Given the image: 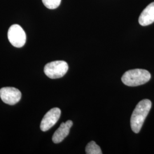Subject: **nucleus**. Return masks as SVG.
I'll return each instance as SVG.
<instances>
[{
	"mask_svg": "<svg viewBox=\"0 0 154 154\" xmlns=\"http://www.w3.org/2000/svg\"><path fill=\"white\" fill-rule=\"evenodd\" d=\"M151 102L149 99L140 101L132 112L130 124L132 131L138 133L140 131L143 123L151 108Z\"/></svg>",
	"mask_w": 154,
	"mask_h": 154,
	"instance_id": "f257e3e1",
	"label": "nucleus"
},
{
	"mask_svg": "<svg viewBox=\"0 0 154 154\" xmlns=\"http://www.w3.org/2000/svg\"><path fill=\"white\" fill-rule=\"evenodd\" d=\"M151 79L149 72L144 69L130 70L124 73L122 81L128 86H138L149 82Z\"/></svg>",
	"mask_w": 154,
	"mask_h": 154,
	"instance_id": "f03ea898",
	"label": "nucleus"
},
{
	"mask_svg": "<svg viewBox=\"0 0 154 154\" xmlns=\"http://www.w3.org/2000/svg\"><path fill=\"white\" fill-rule=\"evenodd\" d=\"M69 66L64 61H56L47 63L44 67L45 74L51 79L63 77L68 71Z\"/></svg>",
	"mask_w": 154,
	"mask_h": 154,
	"instance_id": "7ed1b4c3",
	"label": "nucleus"
},
{
	"mask_svg": "<svg viewBox=\"0 0 154 154\" xmlns=\"http://www.w3.org/2000/svg\"><path fill=\"white\" fill-rule=\"evenodd\" d=\"M9 42L16 48H21L24 46L26 41V33L19 25H11L8 32Z\"/></svg>",
	"mask_w": 154,
	"mask_h": 154,
	"instance_id": "20e7f679",
	"label": "nucleus"
},
{
	"mask_svg": "<svg viewBox=\"0 0 154 154\" xmlns=\"http://www.w3.org/2000/svg\"><path fill=\"white\" fill-rule=\"evenodd\" d=\"M0 97L5 103L14 105L20 100L21 93L19 90L14 88H2L0 90Z\"/></svg>",
	"mask_w": 154,
	"mask_h": 154,
	"instance_id": "39448f33",
	"label": "nucleus"
},
{
	"mask_svg": "<svg viewBox=\"0 0 154 154\" xmlns=\"http://www.w3.org/2000/svg\"><path fill=\"white\" fill-rule=\"evenodd\" d=\"M61 114V110L58 107L50 110L45 115L41 121L40 125L41 130L42 131L49 130L59 120Z\"/></svg>",
	"mask_w": 154,
	"mask_h": 154,
	"instance_id": "423d86ee",
	"label": "nucleus"
},
{
	"mask_svg": "<svg viewBox=\"0 0 154 154\" xmlns=\"http://www.w3.org/2000/svg\"><path fill=\"white\" fill-rule=\"evenodd\" d=\"M73 125L72 121H67L65 123H62L61 126L55 131L53 135L52 140L54 143H60L69 135L70 129Z\"/></svg>",
	"mask_w": 154,
	"mask_h": 154,
	"instance_id": "0eeeda50",
	"label": "nucleus"
},
{
	"mask_svg": "<svg viewBox=\"0 0 154 154\" xmlns=\"http://www.w3.org/2000/svg\"><path fill=\"white\" fill-rule=\"evenodd\" d=\"M154 22V2L149 4L140 14L139 18V23L145 26Z\"/></svg>",
	"mask_w": 154,
	"mask_h": 154,
	"instance_id": "6e6552de",
	"label": "nucleus"
},
{
	"mask_svg": "<svg viewBox=\"0 0 154 154\" xmlns=\"http://www.w3.org/2000/svg\"><path fill=\"white\" fill-rule=\"evenodd\" d=\"M86 153L87 154H102V152L99 146L95 142L91 141L86 146Z\"/></svg>",
	"mask_w": 154,
	"mask_h": 154,
	"instance_id": "1a4fd4ad",
	"label": "nucleus"
},
{
	"mask_svg": "<svg viewBox=\"0 0 154 154\" xmlns=\"http://www.w3.org/2000/svg\"><path fill=\"white\" fill-rule=\"evenodd\" d=\"M42 2L47 8L55 9L60 5L61 0H42Z\"/></svg>",
	"mask_w": 154,
	"mask_h": 154,
	"instance_id": "9d476101",
	"label": "nucleus"
}]
</instances>
